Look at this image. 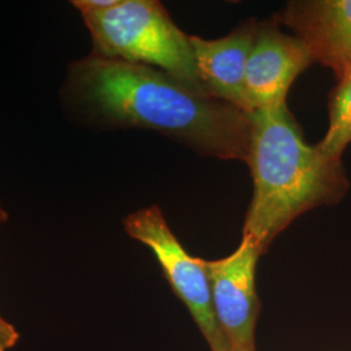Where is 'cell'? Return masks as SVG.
I'll use <instances>...</instances> for the list:
<instances>
[{"label": "cell", "mask_w": 351, "mask_h": 351, "mask_svg": "<svg viewBox=\"0 0 351 351\" xmlns=\"http://www.w3.org/2000/svg\"><path fill=\"white\" fill-rule=\"evenodd\" d=\"M247 165L254 193L242 236L263 254L298 216L319 206L339 203L349 190L341 160L310 146L287 101L249 113Z\"/></svg>", "instance_id": "obj_2"}, {"label": "cell", "mask_w": 351, "mask_h": 351, "mask_svg": "<svg viewBox=\"0 0 351 351\" xmlns=\"http://www.w3.org/2000/svg\"><path fill=\"white\" fill-rule=\"evenodd\" d=\"M351 143V66L339 77V84L329 98V128L317 145L326 158L341 160Z\"/></svg>", "instance_id": "obj_9"}, {"label": "cell", "mask_w": 351, "mask_h": 351, "mask_svg": "<svg viewBox=\"0 0 351 351\" xmlns=\"http://www.w3.org/2000/svg\"><path fill=\"white\" fill-rule=\"evenodd\" d=\"M277 19L337 77L351 66V0L289 1Z\"/></svg>", "instance_id": "obj_7"}, {"label": "cell", "mask_w": 351, "mask_h": 351, "mask_svg": "<svg viewBox=\"0 0 351 351\" xmlns=\"http://www.w3.org/2000/svg\"><path fill=\"white\" fill-rule=\"evenodd\" d=\"M7 219H8V213L3 208V206H1V203H0V226H1L3 223H5Z\"/></svg>", "instance_id": "obj_11"}, {"label": "cell", "mask_w": 351, "mask_h": 351, "mask_svg": "<svg viewBox=\"0 0 351 351\" xmlns=\"http://www.w3.org/2000/svg\"><path fill=\"white\" fill-rule=\"evenodd\" d=\"M278 25L277 16L258 24L245 77L250 112L287 101L295 78L315 62L306 43Z\"/></svg>", "instance_id": "obj_6"}, {"label": "cell", "mask_w": 351, "mask_h": 351, "mask_svg": "<svg viewBox=\"0 0 351 351\" xmlns=\"http://www.w3.org/2000/svg\"><path fill=\"white\" fill-rule=\"evenodd\" d=\"M19 339L20 335L16 328L0 314V351L11 350Z\"/></svg>", "instance_id": "obj_10"}, {"label": "cell", "mask_w": 351, "mask_h": 351, "mask_svg": "<svg viewBox=\"0 0 351 351\" xmlns=\"http://www.w3.org/2000/svg\"><path fill=\"white\" fill-rule=\"evenodd\" d=\"M258 23L250 19L219 39L190 36L198 75L207 91L220 101L250 113L245 77Z\"/></svg>", "instance_id": "obj_8"}, {"label": "cell", "mask_w": 351, "mask_h": 351, "mask_svg": "<svg viewBox=\"0 0 351 351\" xmlns=\"http://www.w3.org/2000/svg\"><path fill=\"white\" fill-rule=\"evenodd\" d=\"M81 16L91 34L93 55L156 68L194 93L213 97L198 75L190 36L162 3L119 0L111 8Z\"/></svg>", "instance_id": "obj_3"}, {"label": "cell", "mask_w": 351, "mask_h": 351, "mask_svg": "<svg viewBox=\"0 0 351 351\" xmlns=\"http://www.w3.org/2000/svg\"><path fill=\"white\" fill-rule=\"evenodd\" d=\"M262 255L249 236H242L239 247L226 258H202L210 281L213 314L226 351H256L255 328L261 303L255 271Z\"/></svg>", "instance_id": "obj_5"}, {"label": "cell", "mask_w": 351, "mask_h": 351, "mask_svg": "<svg viewBox=\"0 0 351 351\" xmlns=\"http://www.w3.org/2000/svg\"><path fill=\"white\" fill-rule=\"evenodd\" d=\"M65 94L95 125L152 130L204 156L247 163L249 113L156 68L91 53L71 65Z\"/></svg>", "instance_id": "obj_1"}, {"label": "cell", "mask_w": 351, "mask_h": 351, "mask_svg": "<svg viewBox=\"0 0 351 351\" xmlns=\"http://www.w3.org/2000/svg\"><path fill=\"white\" fill-rule=\"evenodd\" d=\"M124 229L129 237L149 247L163 269L176 297L186 306L211 351H226L213 314L210 281L199 256H191L164 219L158 206L128 215Z\"/></svg>", "instance_id": "obj_4"}]
</instances>
